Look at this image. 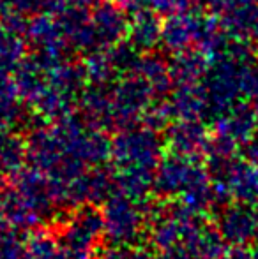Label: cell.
I'll return each instance as SVG.
<instances>
[{"instance_id": "cell-2", "label": "cell", "mask_w": 258, "mask_h": 259, "mask_svg": "<svg viewBox=\"0 0 258 259\" xmlns=\"http://www.w3.org/2000/svg\"><path fill=\"white\" fill-rule=\"evenodd\" d=\"M217 166L209 173L216 196L241 203H258V164L217 155Z\"/></svg>"}, {"instance_id": "cell-9", "label": "cell", "mask_w": 258, "mask_h": 259, "mask_svg": "<svg viewBox=\"0 0 258 259\" xmlns=\"http://www.w3.org/2000/svg\"><path fill=\"white\" fill-rule=\"evenodd\" d=\"M221 259H256L255 252H249V250H244L242 245H235L234 249L223 252Z\"/></svg>"}, {"instance_id": "cell-6", "label": "cell", "mask_w": 258, "mask_h": 259, "mask_svg": "<svg viewBox=\"0 0 258 259\" xmlns=\"http://www.w3.org/2000/svg\"><path fill=\"white\" fill-rule=\"evenodd\" d=\"M25 243L18 238L16 231L0 228V259H23Z\"/></svg>"}, {"instance_id": "cell-1", "label": "cell", "mask_w": 258, "mask_h": 259, "mask_svg": "<svg viewBox=\"0 0 258 259\" xmlns=\"http://www.w3.org/2000/svg\"><path fill=\"white\" fill-rule=\"evenodd\" d=\"M104 236L103 210L82 205L62 226L57 238L67 259H90L99 249Z\"/></svg>"}, {"instance_id": "cell-10", "label": "cell", "mask_w": 258, "mask_h": 259, "mask_svg": "<svg viewBox=\"0 0 258 259\" xmlns=\"http://www.w3.org/2000/svg\"><path fill=\"white\" fill-rule=\"evenodd\" d=\"M163 259H207V257H200V256H196V254H191L184 249H173V250H168Z\"/></svg>"}, {"instance_id": "cell-4", "label": "cell", "mask_w": 258, "mask_h": 259, "mask_svg": "<svg viewBox=\"0 0 258 259\" xmlns=\"http://www.w3.org/2000/svg\"><path fill=\"white\" fill-rule=\"evenodd\" d=\"M170 143L177 155L193 157L207 148V138L203 136V131L196 127L195 123H179L172 131Z\"/></svg>"}, {"instance_id": "cell-8", "label": "cell", "mask_w": 258, "mask_h": 259, "mask_svg": "<svg viewBox=\"0 0 258 259\" xmlns=\"http://www.w3.org/2000/svg\"><path fill=\"white\" fill-rule=\"evenodd\" d=\"M106 259H152L151 254H147L145 250L138 249V247H119L117 250L108 254Z\"/></svg>"}, {"instance_id": "cell-11", "label": "cell", "mask_w": 258, "mask_h": 259, "mask_svg": "<svg viewBox=\"0 0 258 259\" xmlns=\"http://www.w3.org/2000/svg\"><path fill=\"white\" fill-rule=\"evenodd\" d=\"M255 256H256V259H258V243H256V250H255Z\"/></svg>"}, {"instance_id": "cell-3", "label": "cell", "mask_w": 258, "mask_h": 259, "mask_svg": "<svg viewBox=\"0 0 258 259\" xmlns=\"http://www.w3.org/2000/svg\"><path fill=\"white\" fill-rule=\"evenodd\" d=\"M101 210L104 217V236L114 245H131L143 233L147 215L134 198L117 192V196L106 199V205Z\"/></svg>"}, {"instance_id": "cell-7", "label": "cell", "mask_w": 258, "mask_h": 259, "mask_svg": "<svg viewBox=\"0 0 258 259\" xmlns=\"http://www.w3.org/2000/svg\"><path fill=\"white\" fill-rule=\"evenodd\" d=\"M16 60V41L0 28V64Z\"/></svg>"}, {"instance_id": "cell-5", "label": "cell", "mask_w": 258, "mask_h": 259, "mask_svg": "<svg viewBox=\"0 0 258 259\" xmlns=\"http://www.w3.org/2000/svg\"><path fill=\"white\" fill-rule=\"evenodd\" d=\"M23 259H67L57 236L48 233H34L25 242Z\"/></svg>"}]
</instances>
